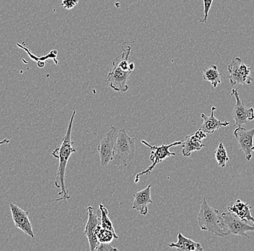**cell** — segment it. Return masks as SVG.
<instances>
[{
  "label": "cell",
  "mask_w": 254,
  "mask_h": 251,
  "mask_svg": "<svg viewBox=\"0 0 254 251\" xmlns=\"http://www.w3.org/2000/svg\"><path fill=\"white\" fill-rule=\"evenodd\" d=\"M75 114L76 111H74L72 115H71L70 120H69L66 134H65L64 137L63 138L61 145L57 146L52 153V155L54 157L60 160V165H59L58 169H57L55 185L57 188L61 189V191L59 193V195H63L61 198L53 200V201H59L70 198L68 190H66V185H65L64 179L68 160H69L71 154L76 152L75 149L73 148L72 142H71V130H72L73 122H74Z\"/></svg>",
  "instance_id": "1"
},
{
  "label": "cell",
  "mask_w": 254,
  "mask_h": 251,
  "mask_svg": "<svg viewBox=\"0 0 254 251\" xmlns=\"http://www.w3.org/2000/svg\"><path fill=\"white\" fill-rule=\"evenodd\" d=\"M197 220L198 226L201 230L209 232L218 237L229 235L228 230L222 226V219L219 215V211L211 207L206 202V198L203 199Z\"/></svg>",
  "instance_id": "2"
},
{
  "label": "cell",
  "mask_w": 254,
  "mask_h": 251,
  "mask_svg": "<svg viewBox=\"0 0 254 251\" xmlns=\"http://www.w3.org/2000/svg\"><path fill=\"white\" fill-rule=\"evenodd\" d=\"M135 155V138L130 137L126 130H119L118 137L114 147L112 162L115 166L127 167Z\"/></svg>",
  "instance_id": "3"
},
{
  "label": "cell",
  "mask_w": 254,
  "mask_h": 251,
  "mask_svg": "<svg viewBox=\"0 0 254 251\" xmlns=\"http://www.w3.org/2000/svg\"><path fill=\"white\" fill-rule=\"evenodd\" d=\"M229 81L232 85H251L254 79L252 67L246 65L240 57H234L228 66Z\"/></svg>",
  "instance_id": "4"
},
{
  "label": "cell",
  "mask_w": 254,
  "mask_h": 251,
  "mask_svg": "<svg viewBox=\"0 0 254 251\" xmlns=\"http://www.w3.org/2000/svg\"><path fill=\"white\" fill-rule=\"evenodd\" d=\"M183 141H184V140L176 141V142L168 144V145L163 144L161 146H152L149 143H147V141L142 140L141 142L144 144V145L147 146L151 150L150 160L152 162V165L147 169H146L145 170L136 174V177L134 179L135 183H138L140 176L147 175V174H150L158 164L164 161L168 157H171V156H176V153L170 152V148L173 147V146L182 145Z\"/></svg>",
  "instance_id": "5"
},
{
  "label": "cell",
  "mask_w": 254,
  "mask_h": 251,
  "mask_svg": "<svg viewBox=\"0 0 254 251\" xmlns=\"http://www.w3.org/2000/svg\"><path fill=\"white\" fill-rule=\"evenodd\" d=\"M112 64V68L106 78V81L109 84V86L117 92L127 91L128 89L127 82L132 71L130 70L125 71L122 69L119 66L117 59L114 60Z\"/></svg>",
  "instance_id": "6"
},
{
  "label": "cell",
  "mask_w": 254,
  "mask_h": 251,
  "mask_svg": "<svg viewBox=\"0 0 254 251\" xmlns=\"http://www.w3.org/2000/svg\"><path fill=\"white\" fill-rule=\"evenodd\" d=\"M119 130L111 125L110 131L106 133V136L98 145V150L99 154L101 165L106 167L109 162L112 161L114 157V147L118 137Z\"/></svg>",
  "instance_id": "7"
},
{
  "label": "cell",
  "mask_w": 254,
  "mask_h": 251,
  "mask_svg": "<svg viewBox=\"0 0 254 251\" xmlns=\"http://www.w3.org/2000/svg\"><path fill=\"white\" fill-rule=\"evenodd\" d=\"M222 219V226L228 230L229 234L239 235V236H245L249 238V235L246 234L247 232H254V225H249L248 222L238 218L232 213H222L220 215Z\"/></svg>",
  "instance_id": "8"
},
{
  "label": "cell",
  "mask_w": 254,
  "mask_h": 251,
  "mask_svg": "<svg viewBox=\"0 0 254 251\" xmlns=\"http://www.w3.org/2000/svg\"><path fill=\"white\" fill-rule=\"evenodd\" d=\"M87 214H88V219H87L84 235L87 237V240H88L90 251H95L100 243L97 239L96 231L98 226L101 225V213L98 209V212L95 214L94 209L91 206L87 207Z\"/></svg>",
  "instance_id": "9"
},
{
  "label": "cell",
  "mask_w": 254,
  "mask_h": 251,
  "mask_svg": "<svg viewBox=\"0 0 254 251\" xmlns=\"http://www.w3.org/2000/svg\"><path fill=\"white\" fill-rule=\"evenodd\" d=\"M231 96H234L236 104L233 110V117L234 119L235 125L242 126L250 120H254V109L252 107H248L241 101L237 89H232Z\"/></svg>",
  "instance_id": "10"
},
{
  "label": "cell",
  "mask_w": 254,
  "mask_h": 251,
  "mask_svg": "<svg viewBox=\"0 0 254 251\" xmlns=\"http://www.w3.org/2000/svg\"><path fill=\"white\" fill-rule=\"evenodd\" d=\"M234 136L239 144L240 149L245 154L246 161H250L254 149V128L246 130L243 127H238L234 130Z\"/></svg>",
  "instance_id": "11"
},
{
  "label": "cell",
  "mask_w": 254,
  "mask_h": 251,
  "mask_svg": "<svg viewBox=\"0 0 254 251\" xmlns=\"http://www.w3.org/2000/svg\"><path fill=\"white\" fill-rule=\"evenodd\" d=\"M9 208L16 228L20 229L23 232L24 234L29 235L32 238H34L33 227L28 217V211H24L17 205L13 203L9 204Z\"/></svg>",
  "instance_id": "12"
},
{
  "label": "cell",
  "mask_w": 254,
  "mask_h": 251,
  "mask_svg": "<svg viewBox=\"0 0 254 251\" xmlns=\"http://www.w3.org/2000/svg\"><path fill=\"white\" fill-rule=\"evenodd\" d=\"M151 187L152 185H149L141 191L136 192L133 195L134 197V201L133 203L132 209L139 211L142 216H146L148 214L147 205L149 203H153L151 198Z\"/></svg>",
  "instance_id": "13"
},
{
  "label": "cell",
  "mask_w": 254,
  "mask_h": 251,
  "mask_svg": "<svg viewBox=\"0 0 254 251\" xmlns=\"http://www.w3.org/2000/svg\"><path fill=\"white\" fill-rule=\"evenodd\" d=\"M227 209L229 212L236 215L238 218L246 221V222H253L254 225V218L252 215V207L249 203L244 202L241 199L236 200L234 202L230 203L227 206Z\"/></svg>",
  "instance_id": "14"
},
{
  "label": "cell",
  "mask_w": 254,
  "mask_h": 251,
  "mask_svg": "<svg viewBox=\"0 0 254 251\" xmlns=\"http://www.w3.org/2000/svg\"><path fill=\"white\" fill-rule=\"evenodd\" d=\"M215 110V106H212L210 116H206L204 113L201 114V117L203 119V124L200 126L199 128L206 134L213 133L215 130L220 129L222 127L228 126L230 124V122H221L218 119L216 118L214 114Z\"/></svg>",
  "instance_id": "15"
},
{
  "label": "cell",
  "mask_w": 254,
  "mask_h": 251,
  "mask_svg": "<svg viewBox=\"0 0 254 251\" xmlns=\"http://www.w3.org/2000/svg\"><path fill=\"white\" fill-rule=\"evenodd\" d=\"M169 248H176L177 251H202L204 250L201 244L194 242L190 238H186L182 233L178 235V241L168 245Z\"/></svg>",
  "instance_id": "16"
},
{
  "label": "cell",
  "mask_w": 254,
  "mask_h": 251,
  "mask_svg": "<svg viewBox=\"0 0 254 251\" xmlns=\"http://www.w3.org/2000/svg\"><path fill=\"white\" fill-rule=\"evenodd\" d=\"M182 146V154L185 157H190L192 152L200 151L204 147V144H202L201 140L198 139L194 134L186 136Z\"/></svg>",
  "instance_id": "17"
},
{
  "label": "cell",
  "mask_w": 254,
  "mask_h": 251,
  "mask_svg": "<svg viewBox=\"0 0 254 251\" xmlns=\"http://www.w3.org/2000/svg\"><path fill=\"white\" fill-rule=\"evenodd\" d=\"M203 79L210 82L214 88H217V85L221 84V74L219 72L217 65H212L204 68L203 69Z\"/></svg>",
  "instance_id": "18"
},
{
  "label": "cell",
  "mask_w": 254,
  "mask_h": 251,
  "mask_svg": "<svg viewBox=\"0 0 254 251\" xmlns=\"http://www.w3.org/2000/svg\"><path fill=\"white\" fill-rule=\"evenodd\" d=\"M17 46H18L20 48L24 49L25 52L28 54V56L31 57L32 60H34V61L39 62V61H46L48 59L52 58L53 59L54 62H55L56 65H59V62L57 60V56L58 55V52L57 50H52L49 54L47 55H44L43 57H37L36 55L32 54L31 50L25 45V42L22 43V44H19V43H16Z\"/></svg>",
  "instance_id": "19"
},
{
  "label": "cell",
  "mask_w": 254,
  "mask_h": 251,
  "mask_svg": "<svg viewBox=\"0 0 254 251\" xmlns=\"http://www.w3.org/2000/svg\"><path fill=\"white\" fill-rule=\"evenodd\" d=\"M96 237L99 243H111L114 240H118L119 238L117 233H113L107 229L103 228L101 225H100L97 229Z\"/></svg>",
  "instance_id": "20"
},
{
  "label": "cell",
  "mask_w": 254,
  "mask_h": 251,
  "mask_svg": "<svg viewBox=\"0 0 254 251\" xmlns=\"http://www.w3.org/2000/svg\"><path fill=\"white\" fill-rule=\"evenodd\" d=\"M214 154H215V159L216 161L217 162V165H218L220 167H225L226 164L229 163V157H228L225 146H224L222 143H220L218 147H217L215 152H214Z\"/></svg>",
  "instance_id": "21"
},
{
  "label": "cell",
  "mask_w": 254,
  "mask_h": 251,
  "mask_svg": "<svg viewBox=\"0 0 254 251\" xmlns=\"http://www.w3.org/2000/svg\"><path fill=\"white\" fill-rule=\"evenodd\" d=\"M99 211L101 213V227L104 229L111 230L113 233H115V230L113 226L112 222L109 217V211L106 206H103V204L99 205Z\"/></svg>",
  "instance_id": "22"
},
{
  "label": "cell",
  "mask_w": 254,
  "mask_h": 251,
  "mask_svg": "<svg viewBox=\"0 0 254 251\" xmlns=\"http://www.w3.org/2000/svg\"><path fill=\"white\" fill-rule=\"evenodd\" d=\"M212 1L213 0H203L204 2V18L200 19L198 21L200 23H206V19H207L208 14H209V10H210L211 7H212Z\"/></svg>",
  "instance_id": "23"
},
{
  "label": "cell",
  "mask_w": 254,
  "mask_h": 251,
  "mask_svg": "<svg viewBox=\"0 0 254 251\" xmlns=\"http://www.w3.org/2000/svg\"><path fill=\"white\" fill-rule=\"evenodd\" d=\"M96 251H119V249L111 246L110 243H100Z\"/></svg>",
  "instance_id": "24"
},
{
  "label": "cell",
  "mask_w": 254,
  "mask_h": 251,
  "mask_svg": "<svg viewBox=\"0 0 254 251\" xmlns=\"http://www.w3.org/2000/svg\"><path fill=\"white\" fill-rule=\"evenodd\" d=\"M79 0H63L62 6L66 9H72L78 4Z\"/></svg>",
  "instance_id": "25"
},
{
  "label": "cell",
  "mask_w": 254,
  "mask_h": 251,
  "mask_svg": "<svg viewBox=\"0 0 254 251\" xmlns=\"http://www.w3.org/2000/svg\"><path fill=\"white\" fill-rule=\"evenodd\" d=\"M193 134H194V136H196L198 139L201 140V141H202L203 139L206 138V133H204V132L200 129V128L197 131L195 132Z\"/></svg>",
  "instance_id": "26"
},
{
  "label": "cell",
  "mask_w": 254,
  "mask_h": 251,
  "mask_svg": "<svg viewBox=\"0 0 254 251\" xmlns=\"http://www.w3.org/2000/svg\"><path fill=\"white\" fill-rule=\"evenodd\" d=\"M38 67L39 68H43L46 65V61H39L37 63Z\"/></svg>",
  "instance_id": "27"
},
{
  "label": "cell",
  "mask_w": 254,
  "mask_h": 251,
  "mask_svg": "<svg viewBox=\"0 0 254 251\" xmlns=\"http://www.w3.org/2000/svg\"><path fill=\"white\" fill-rule=\"evenodd\" d=\"M9 143V140L7 138H4L2 141H0V146L3 145V144H8Z\"/></svg>",
  "instance_id": "28"
},
{
  "label": "cell",
  "mask_w": 254,
  "mask_h": 251,
  "mask_svg": "<svg viewBox=\"0 0 254 251\" xmlns=\"http://www.w3.org/2000/svg\"><path fill=\"white\" fill-rule=\"evenodd\" d=\"M128 67H129V70H131V71H133V70L134 69V64L133 63H129V65H128Z\"/></svg>",
  "instance_id": "29"
},
{
  "label": "cell",
  "mask_w": 254,
  "mask_h": 251,
  "mask_svg": "<svg viewBox=\"0 0 254 251\" xmlns=\"http://www.w3.org/2000/svg\"></svg>",
  "instance_id": "30"
}]
</instances>
